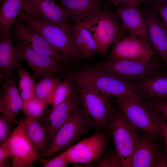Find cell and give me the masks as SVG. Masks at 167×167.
Wrapping results in <instances>:
<instances>
[{
	"instance_id": "1",
	"label": "cell",
	"mask_w": 167,
	"mask_h": 167,
	"mask_svg": "<svg viewBox=\"0 0 167 167\" xmlns=\"http://www.w3.org/2000/svg\"><path fill=\"white\" fill-rule=\"evenodd\" d=\"M79 23L90 32L96 43L97 52L102 58H105L114 41L127 32L108 2H105L100 11L93 17Z\"/></svg>"
},
{
	"instance_id": "2",
	"label": "cell",
	"mask_w": 167,
	"mask_h": 167,
	"mask_svg": "<svg viewBox=\"0 0 167 167\" xmlns=\"http://www.w3.org/2000/svg\"><path fill=\"white\" fill-rule=\"evenodd\" d=\"M97 127L82 104L58 130L44 155L53 157L70 148L90 129Z\"/></svg>"
},
{
	"instance_id": "3",
	"label": "cell",
	"mask_w": 167,
	"mask_h": 167,
	"mask_svg": "<svg viewBox=\"0 0 167 167\" xmlns=\"http://www.w3.org/2000/svg\"><path fill=\"white\" fill-rule=\"evenodd\" d=\"M80 95L81 103L91 119L105 131H108L109 124L114 110L109 96L96 89L77 75L71 73Z\"/></svg>"
},
{
	"instance_id": "4",
	"label": "cell",
	"mask_w": 167,
	"mask_h": 167,
	"mask_svg": "<svg viewBox=\"0 0 167 167\" xmlns=\"http://www.w3.org/2000/svg\"><path fill=\"white\" fill-rule=\"evenodd\" d=\"M71 73L106 95L115 97L124 96L135 99L141 98L132 83L95 67H82Z\"/></svg>"
},
{
	"instance_id": "5",
	"label": "cell",
	"mask_w": 167,
	"mask_h": 167,
	"mask_svg": "<svg viewBox=\"0 0 167 167\" xmlns=\"http://www.w3.org/2000/svg\"><path fill=\"white\" fill-rule=\"evenodd\" d=\"M18 17L42 36L50 45L64 57L79 63L81 59L71 36L58 25L29 17L22 10Z\"/></svg>"
},
{
	"instance_id": "6",
	"label": "cell",
	"mask_w": 167,
	"mask_h": 167,
	"mask_svg": "<svg viewBox=\"0 0 167 167\" xmlns=\"http://www.w3.org/2000/svg\"><path fill=\"white\" fill-rule=\"evenodd\" d=\"M137 129L119 108L114 110L108 131L113 137L115 149L121 159L123 167H131L132 155L140 136Z\"/></svg>"
},
{
	"instance_id": "7",
	"label": "cell",
	"mask_w": 167,
	"mask_h": 167,
	"mask_svg": "<svg viewBox=\"0 0 167 167\" xmlns=\"http://www.w3.org/2000/svg\"><path fill=\"white\" fill-rule=\"evenodd\" d=\"M15 46L30 68L35 80L45 77L67 76L72 66L51 57L38 53L19 40L12 38Z\"/></svg>"
},
{
	"instance_id": "8",
	"label": "cell",
	"mask_w": 167,
	"mask_h": 167,
	"mask_svg": "<svg viewBox=\"0 0 167 167\" xmlns=\"http://www.w3.org/2000/svg\"><path fill=\"white\" fill-rule=\"evenodd\" d=\"M94 66V67L130 82L162 72L163 70L161 64L153 59L148 62L128 60H107Z\"/></svg>"
},
{
	"instance_id": "9",
	"label": "cell",
	"mask_w": 167,
	"mask_h": 167,
	"mask_svg": "<svg viewBox=\"0 0 167 167\" xmlns=\"http://www.w3.org/2000/svg\"><path fill=\"white\" fill-rule=\"evenodd\" d=\"M115 97L119 108L132 124L154 138L161 140L162 137L152 116L151 108L141 97L135 99L124 96Z\"/></svg>"
},
{
	"instance_id": "10",
	"label": "cell",
	"mask_w": 167,
	"mask_h": 167,
	"mask_svg": "<svg viewBox=\"0 0 167 167\" xmlns=\"http://www.w3.org/2000/svg\"><path fill=\"white\" fill-rule=\"evenodd\" d=\"M9 151L12 167H26L40 161L39 153L29 138L24 119L21 118L9 138L4 143Z\"/></svg>"
},
{
	"instance_id": "11",
	"label": "cell",
	"mask_w": 167,
	"mask_h": 167,
	"mask_svg": "<svg viewBox=\"0 0 167 167\" xmlns=\"http://www.w3.org/2000/svg\"><path fill=\"white\" fill-rule=\"evenodd\" d=\"M152 47L142 38L128 32L113 43L108 61L128 60L148 62L152 59Z\"/></svg>"
},
{
	"instance_id": "12",
	"label": "cell",
	"mask_w": 167,
	"mask_h": 167,
	"mask_svg": "<svg viewBox=\"0 0 167 167\" xmlns=\"http://www.w3.org/2000/svg\"><path fill=\"white\" fill-rule=\"evenodd\" d=\"M109 144L105 133L99 131L65 151L71 164L92 165L100 161Z\"/></svg>"
},
{
	"instance_id": "13",
	"label": "cell",
	"mask_w": 167,
	"mask_h": 167,
	"mask_svg": "<svg viewBox=\"0 0 167 167\" xmlns=\"http://www.w3.org/2000/svg\"><path fill=\"white\" fill-rule=\"evenodd\" d=\"M10 34L12 38L21 41L38 53L71 66L74 62L55 50L42 36L18 17L11 27Z\"/></svg>"
},
{
	"instance_id": "14",
	"label": "cell",
	"mask_w": 167,
	"mask_h": 167,
	"mask_svg": "<svg viewBox=\"0 0 167 167\" xmlns=\"http://www.w3.org/2000/svg\"><path fill=\"white\" fill-rule=\"evenodd\" d=\"M81 104L80 97L75 86L66 100L51 108L46 122L42 125L46 133L47 148L58 130L69 119Z\"/></svg>"
},
{
	"instance_id": "15",
	"label": "cell",
	"mask_w": 167,
	"mask_h": 167,
	"mask_svg": "<svg viewBox=\"0 0 167 167\" xmlns=\"http://www.w3.org/2000/svg\"><path fill=\"white\" fill-rule=\"evenodd\" d=\"M17 77L0 79V112L1 116L11 122L17 123L16 118L22 109L23 102L18 89Z\"/></svg>"
},
{
	"instance_id": "16",
	"label": "cell",
	"mask_w": 167,
	"mask_h": 167,
	"mask_svg": "<svg viewBox=\"0 0 167 167\" xmlns=\"http://www.w3.org/2000/svg\"><path fill=\"white\" fill-rule=\"evenodd\" d=\"M140 5L115 6L113 10L121 21L122 26L126 32L143 39L152 48L146 19Z\"/></svg>"
},
{
	"instance_id": "17",
	"label": "cell",
	"mask_w": 167,
	"mask_h": 167,
	"mask_svg": "<svg viewBox=\"0 0 167 167\" xmlns=\"http://www.w3.org/2000/svg\"><path fill=\"white\" fill-rule=\"evenodd\" d=\"M140 6L146 19L152 48L167 66V28L153 10Z\"/></svg>"
},
{
	"instance_id": "18",
	"label": "cell",
	"mask_w": 167,
	"mask_h": 167,
	"mask_svg": "<svg viewBox=\"0 0 167 167\" xmlns=\"http://www.w3.org/2000/svg\"><path fill=\"white\" fill-rule=\"evenodd\" d=\"M59 5L69 19L75 23L86 21L97 14L106 2L105 0H59Z\"/></svg>"
},
{
	"instance_id": "19",
	"label": "cell",
	"mask_w": 167,
	"mask_h": 167,
	"mask_svg": "<svg viewBox=\"0 0 167 167\" xmlns=\"http://www.w3.org/2000/svg\"><path fill=\"white\" fill-rule=\"evenodd\" d=\"M131 83L137 94L142 98L157 101L161 100L167 96V74L162 72L150 75Z\"/></svg>"
},
{
	"instance_id": "20",
	"label": "cell",
	"mask_w": 167,
	"mask_h": 167,
	"mask_svg": "<svg viewBox=\"0 0 167 167\" xmlns=\"http://www.w3.org/2000/svg\"><path fill=\"white\" fill-rule=\"evenodd\" d=\"M24 61L9 32L0 37V78L5 79L11 76L13 71L21 67Z\"/></svg>"
},
{
	"instance_id": "21",
	"label": "cell",
	"mask_w": 167,
	"mask_h": 167,
	"mask_svg": "<svg viewBox=\"0 0 167 167\" xmlns=\"http://www.w3.org/2000/svg\"><path fill=\"white\" fill-rule=\"evenodd\" d=\"M161 153L157 144L151 137L140 136L132 155L131 167H156Z\"/></svg>"
},
{
	"instance_id": "22",
	"label": "cell",
	"mask_w": 167,
	"mask_h": 167,
	"mask_svg": "<svg viewBox=\"0 0 167 167\" xmlns=\"http://www.w3.org/2000/svg\"><path fill=\"white\" fill-rule=\"evenodd\" d=\"M46 21L60 26L71 36L73 24L70 22L62 8L53 0H30Z\"/></svg>"
},
{
	"instance_id": "23",
	"label": "cell",
	"mask_w": 167,
	"mask_h": 167,
	"mask_svg": "<svg viewBox=\"0 0 167 167\" xmlns=\"http://www.w3.org/2000/svg\"><path fill=\"white\" fill-rule=\"evenodd\" d=\"M71 36L81 59L89 60L97 52L96 42L89 31L79 23L73 24Z\"/></svg>"
},
{
	"instance_id": "24",
	"label": "cell",
	"mask_w": 167,
	"mask_h": 167,
	"mask_svg": "<svg viewBox=\"0 0 167 167\" xmlns=\"http://www.w3.org/2000/svg\"><path fill=\"white\" fill-rule=\"evenodd\" d=\"M22 9L21 0H5L0 10V37L10 32L11 27Z\"/></svg>"
},
{
	"instance_id": "25",
	"label": "cell",
	"mask_w": 167,
	"mask_h": 167,
	"mask_svg": "<svg viewBox=\"0 0 167 167\" xmlns=\"http://www.w3.org/2000/svg\"><path fill=\"white\" fill-rule=\"evenodd\" d=\"M27 135L37 151L44 155L47 148L45 130L39 121L25 117L24 119Z\"/></svg>"
},
{
	"instance_id": "26",
	"label": "cell",
	"mask_w": 167,
	"mask_h": 167,
	"mask_svg": "<svg viewBox=\"0 0 167 167\" xmlns=\"http://www.w3.org/2000/svg\"><path fill=\"white\" fill-rule=\"evenodd\" d=\"M19 80L18 88L23 102V105L36 96L35 83L32 75L25 69H17Z\"/></svg>"
},
{
	"instance_id": "27",
	"label": "cell",
	"mask_w": 167,
	"mask_h": 167,
	"mask_svg": "<svg viewBox=\"0 0 167 167\" xmlns=\"http://www.w3.org/2000/svg\"><path fill=\"white\" fill-rule=\"evenodd\" d=\"M75 87V81L69 74L61 81H59L54 89L50 105L54 108L66 100Z\"/></svg>"
},
{
	"instance_id": "28",
	"label": "cell",
	"mask_w": 167,
	"mask_h": 167,
	"mask_svg": "<svg viewBox=\"0 0 167 167\" xmlns=\"http://www.w3.org/2000/svg\"><path fill=\"white\" fill-rule=\"evenodd\" d=\"M61 76L48 77L43 78L36 83V96L50 104L53 94L58 82Z\"/></svg>"
},
{
	"instance_id": "29",
	"label": "cell",
	"mask_w": 167,
	"mask_h": 167,
	"mask_svg": "<svg viewBox=\"0 0 167 167\" xmlns=\"http://www.w3.org/2000/svg\"><path fill=\"white\" fill-rule=\"evenodd\" d=\"M48 105L35 96L23 105L22 110L25 117L39 121L43 118L45 109Z\"/></svg>"
},
{
	"instance_id": "30",
	"label": "cell",
	"mask_w": 167,
	"mask_h": 167,
	"mask_svg": "<svg viewBox=\"0 0 167 167\" xmlns=\"http://www.w3.org/2000/svg\"><path fill=\"white\" fill-rule=\"evenodd\" d=\"M96 164V166L98 167H123L121 159L115 149L105 152Z\"/></svg>"
},
{
	"instance_id": "31",
	"label": "cell",
	"mask_w": 167,
	"mask_h": 167,
	"mask_svg": "<svg viewBox=\"0 0 167 167\" xmlns=\"http://www.w3.org/2000/svg\"><path fill=\"white\" fill-rule=\"evenodd\" d=\"M144 3L156 13L167 28V0H149Z\"/></svg>"
},
{
	"instance_id": "32",
	"label": "cell",
	"mask_w": 167,
	"mask_h": 167,
	"mask_svg": "<svg viewBox=\"0 0 167 167\" xmlns=\"http://www.w3.org/2000/svg\"><path fill=\"white\" fill-rule=\"evenodd\" d=\"M42 161L43 167H66L71 164L65 150L56 156Z\"/></svg>"
},
{
	"instance_id": "33",
	"label": "cell",
	"mask_w": 167,
	"mask_h": 167,
	"mask_svg": "<svg viewBox=\"0 0 167 167\" xmlns=\"http://www.w3.org/2000/svg\"><path fill=\"white\" fill-rule=\"evenodd\" d=\"M151 108L153 118L157 124L162 137L165 140L167 153V122L160 112L152 108Z\"/></svg>"
},
{
	"instance_id": "34",
	"label": "cell",
	"mask_w": 167,
	"mask_h": 167,
	"mask_svg": "<svg viewBox=\"0 0 167 167\" xmlns=\"http://www.w3.org/2000/svg\"><path fill=\"white\" fill-rule=\"evenodd\" d=\"M1 115L0 117V144L5 143L10 137L12 131L11 123Z\"/></svg>"
},
{
	"instance_id": "35",
	"label": "cell",
	"mask_w": 167,
	"mask_h": 167,
	"mask_svg": "<svg viewBox=\"0 0 167 167\" xmlns=\"http://www.w3.org/2000/svg\"><path fill=\"white\" fill-rule=\"evenodd\" d=\"M143 101L149 107L160 112L167 121V101L160 100L151 101L142 98Z\"/></svg>"
},
{
	"instance_id": "36",
	"label": "cell",
	"mask_w": 167,
	"mask_h": 167,
	"mask_svg": "<svg viewBox=\"0 0 167 167\" xmlns=\"http://www.w3.org/2000/svg\"><path fill=\"white\" fill-rule=\"evenodd\" d=\"M21 0L24 5V11L29 17L39 21L44 20L40 13L32 6L30 0Z\"/></svg>"
},
{
	"instance_id": "37",
	"label": "cell",
	"mask_w": 167,
	"mask_h": 167,
	"mask_svg": "<svg viewBox=\"0 0 167 167\" xmlns=\"http://www.w3.org/2000/svg\"><path fill=\"white\" fill-rule=\"evenodd\" d=\"M11 157L10 152L8 148L4 144L0 145V167H9L8 159Z\"/></svg>"
},
{
	"instance_id": "38",
	"label": "cell",
	"mask_w": 167,
	"mask_h": 167,
	"mask_svg": "<svg viewBox=\"0 0 167 167\" xmlns=\"http://www.w3.org/2000/svg\"><path fill=\"white\" fill-rule=\"evenodd\" d=\"M115 6H138L149 0H113Z\"/></svg>"
},
{
	"instance_id": "39",
	"label": "cell",
	"mask_w": 167,
	"mask_h": 167,
	"mask_svg": "<svg viewBox=\"0 0 167 167\" xmlns=\"http://www.w3.org/2000/svg\"><path fill=\"white\" fill-rule=\"evenodd\" d=\"M57 1H58L59 0H56ZM107 2H108L109 3H110V4H112L113 3V0H105Z\"/></svg>"
},
{
	"instance_id": "40",
	"label": "cell",
	"mask_w": 167,
	"mask_h": 167,
	"mask_svg": "<svg viewBox=\"0 0 167 167\" xmlns=\"http://www.w3.org/2000/svg\"><path fill=\"white\" fill-rule=\"evenodd\" d=\"M161 100H165V101H167V96H166V97H165L164 98H163V99H162Z\"/></svg>"
},
{
	"instance_id": "41",
	"label": "cell",
	"mask_w": 167,
	"mask_h": 167,
	"mask_svg": "<svg viewBox=\"0 0 167 167\" xmlns=\"http://www.w3.org/2000/svg\"><path fill=\"white\" fill-rule=\"evenodd\" d=\"M167 122V121H166Z\"/></svg>"
}]
</instances>
